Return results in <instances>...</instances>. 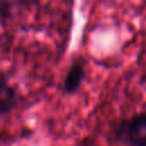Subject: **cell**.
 I'll list each match as a JSON object with an SVG mask.
<instances>
[{
    "instance_id": "1",
    "label": "cell",
    "mask_w": 146,
    "mask_h": 146,
    "mask_svg": "<svg viewBox=\"0 0 146 146\" xmlns=\"http://www.w3.org/2000/svg\"><path fill=\"white\" fill-rule=\"evenodd\" d=\"M114 138L125 146H146V113H135L115 123Z\"/></svg>"
},
{
    "instance_id": "2",
    "label": "cell",
    "mask_w": 146,
    "mask_h": 146,
    "mask_svg": "<svg viewBox=\"0 0 146 146\" xmlns=\"http://www.w3.org/2000/svg\"><path fill=\"white\" fill-rule=\"evenodd\" d=\"M87 76V62L83 56L72 59L62 82V92L66 96L75 95L82 87Z\"/></svg>"
},
{
    "instance_id": "3",
    "label": "cell",
    "mask_w": 146,
    "mask_h": 146,
    "mask_svg": "<svg viewBox=\"0 0 146 146\" xmlns=\"http://www.w3.org/2000/svg\"><path fill=\"white\" fill-rule=\"evenodd\" d=\"M18 91L8 74L0 70V117L9 115L18 106Z\"/></svg>"
},
{
    "instance_id": "4",
    "label": "cell",
    "mask_w": 146,
    "mask_h": 146,
    "mask_svg": "<svg viewBox=\"0 0 146 146\" xmlns=\"http://www.w3.org/2000/svg\"><path fill=\"white\" fill-rule=\"evenodd\" d=\"M14 15L15 13L11 9L10 5L7 2V0H0V25L11 18Z\"/></svg>"
}]
</instances>
